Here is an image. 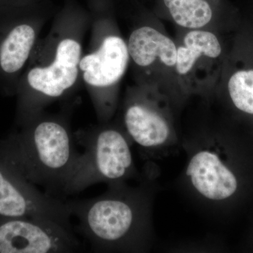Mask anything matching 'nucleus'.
Returning a JSON list of instances; mask_svg holds the SVG:
<instances>
[{
  "label": "nucleus",
  "mask_w": 253,
  "mask_h": 253,
  "mask_svg": "<svg viewBox=\"0 0 253 253\" xmlns=\"http://www.w3.org/2000/svg\"><path fill=\"white\" fill-rule=\"evenodd\" d=\"M82 58L81 43L73 38L61 40L52 62L31 68L20 80L17 123L22 124L41 113L44 105L63 97L77 81Z\"/></svg>",
  "instance_id": "6"
},
{
  "label": "nucleus",
  "mask_w": 253,
  "mask_h": 253,
  "mask_svg": "<svg viewBox=\"0 0 253 253\" xmlns=\"http://www.w3.org/2000/svg\"><path fill=\"white\" fill-rule=\"evenodd\" d=\"M71 216L66 202L37 189L0 154V219H44L73 230Z\"/></svg>",
  "instance_id": "9"
},
{
  "label": "nucleus",
  "mask_w": 253,
  "mask_h": 253,
  "mask_svg": "<svg viewBox=\"0 0 253 253\" xmlns=\"http://www.w3.org/2000/svg\"><path fill=\"white\" fill-rule=\"evenodd\" d=\"M129 63L127 43L113 31L103 37L94 51L82 56L79 70L90 88L101 122H107L116 111L118 86Z\"/></svg>",
  "instance_id": "7"
},
{
  "label": "nucleus",
  "mask_w": 253,
  "mask_h": 253,
  "mask_svg": "<svg viewBox=\"0 0 253 253\" xmlns=\"http://www.w3.org/2000/svg\"><path fill=\"white\" fill-rule=\"evenodd\" d=\"M80 247L73 230L57 223L31 218L0 219V253H68Z\"/></svg>",
  "instance_id": "10"
},
{
  "label": "nucleus",
  "mask_w": 253,
  "mask_h": 253,
  "mask_svg": "<svg viewBox=\"0 0 253 253\" xmlns=\"http://www.w3.org/2000/svg\"><path fill=\"white\" fill-rule=\"evenodd\" d=\"M41 0H0V14L29 9Z\"/></svg>",
  "instance_id": "15"
},
{
  "label": "nucleus",
  "mask_w": 253,
  "mask_h": 253,
  "mask_svg": "<svg viewBox=\"0 0 253 253\" xmlns=\"http://www.w3.org/2000/svg\"><path fill=\"white\" fill-rule=\"evenodd\" d=\"M18 126L0 141V154L28 181L59 198L80 154L69 126L63 118L41 113Z\"/></svg>",
  "instance_id": "1"
},
{
  "label": "nucleus",
  "mask_w": 253,
  "mask_h": 253,
  "mask_svg": "<svg viewBox=\"0 0 253 253\" xmlns=\"http://www.w3.org/2000/svg\"><path fill=\"white\" fill-rule=\"evenodd\" d=\"M75 139L84 149L63 187V195L81 192L99 184L124 182L135 174L130 139L123 128L104 125L78 131Z\"/></svg>",
  "instance_id": "3"
},
{
  "label": "nucleus",
  "mask_w": 253,
  "mask_h": 253,
  "mask_svg": "<svg viewBox=\"0 0 253 253\" xmlns=\"http://www.w3.org/2000/svg\"><path fill=\"white\" fill-rule=\"evenodd\" d=\"M142 11L143 23L131 31L126 42L130 63L139 75L138 84L157 88L174 106L184 99L176 77L175 41L153 11Z\"/></svg>",
  "instance_id": "4"
},
{
  "label": "nucleus",
  "mask_w": 253,
  "mask_h": 253,
  "mask_svg": "<svg viewBox=\"0 0 253 253\" xmlns=\"http://www.w3.org/2000/svg\"><path fill=\"white\" fill-rule=\"evenodd\" d=\"M228 0H156L153 12L179 29L218 28V23L232 14Z\"/></svg>",
  "instance_id": "13"
},
{
  "label": "nucleus",
  "mask_w": 253,
  "mask_h": 253,
  "mask_svg": "<svg viewBox=\"0 0 253 253\" xmlns=\"http://www.w3.org/2000/svg\"><path fill=\"white\" fill-rule=\"evenodd\" d=\"M186 175L194 191L208 201L228 199L237 190L236 176L212 148H203L194 153Z\"/></svg>",
  "instance_id": "12"
},
{
  "label": "nucleus",
  "mask_w": 253,
  "mask_h": 253,
  "mask_svg": "<svg viewBox=\"0 0 253 253\" xmlns=\"http://www.w3.org/2000/svg\"><path fill=\"white\" fill-rule=\"evenodd\" d=\"M135 1H139V0H135Z\"/></svg>",
  "instance_id": "16"
},
{
  "label": "nucleus",
  "mask_w": 253,
  "mask_h": 253,
  "mask_svg": "<svg viewBox=\"0 0 253 253\" xmlns=\"http://www.w3.org/2000/svg\"><path fill=\"white\" fill-rule=\"evenodd\" d=\"M27 9L0 14V89L16 92L21 73L31 56L37 30Z\"/></svg>",
  "instance_id": "11"
},
{
  "label": "nucleus",
  "mask_w": 253,
  "mask_h": 253,
  "mask_svg": "<svg viewBox=\"0 0 253 253\" xmlns=\"http://www.w3.org/2000/svg\"><path fill=\"white\" fill-rule=\"evenodd\" d=\"M78 218L76 230L95 253L142 249L147 230V201L141 189L124 182L109 184L106 193L92 199L66 202Z\"/></svg>",
  "instance_id": "2"
},
{
  "label": "nucleus",
  "mask_w": 253,
  "mask_h": 253,
  "mask_svg": "<svg viewBox=\"0 0 253 253\" xmlns=\"http://www.w3.org/2000/svg\"><path fill=\"white\" fill-rule=\"evenodd\" d=\"M176 73L184 99L191 95L208 97L217 89L228 51L218 28L179 29Z\"/></svg>",
  "instance_id": "5"
},
{
  "label": "nucleus",
  "mask_w": 253,
  "mask_h": 253,
  "mask_svg": "<svg viewBox=\"0 0 253 253\" xmlns=\"http://www.w3.org/2000/svg\"><path fill=\"white\" fill-rule=\"evenodd\" d=\"M221 86L236 109L253 115V55H241L236 49L227 52L217 88Z\"/></svg>",
  "instance_id": "14"
},
{
  "label": "nucleus",
  "mask_w": 253,
  "mask_h": 253,
  "mask_svg": "<svg viewBox=\"0 0 253 253\" xmlns=\"http://www.w3.org/2000/svg\"><path fill=\"white\" fill-rule=\"evenodd\" d=\"M172 101L154 86L139 84L126 95L123 129L141 149H156L174 138Z\"/></svg>",
  "instance_id": "8"
}]
</instances>
